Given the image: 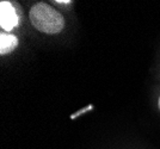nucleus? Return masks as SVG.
Wrapping results in <instances>:
<instances>
[{
	"label": "nucleus",
	"mask_w": 160,
	"mask_h": 149,
	"mask_svg": "<svg viewBox=\"0 0 160 149\" xmlns=\"http://www.w3.org/2000/svg\"><path fill=\"white\" fill-rule=\"evenodd\" d=\"M30 22L41 32L59 34L65 27V18L60 12L46 2H38L30 10Z\"/></svg>",
	"instance_id": "obj_1"
},
{
	"label": "nucleus",
	"mask_w": 160,
	"mask_h": 149,
	"mask_svg": "<svg viewBox=\"0 0 160 149\" xmlns=\"http://www.w3.org/2000/svg\"><path fill=\"white\" fill-rule=\"evenodd\" d=\"M0 26L7 32L18 26V14L10 1L0 2Z\"/></svg>",
	"instance_id": "obj_2"
},
{
	"label": "nucleus",
	"mask_w": 160,
	"mask_h": 149,
	"mask_svg": "<svg viewBox=\"0 0 160 149\" xmlns=\"http://www.w3.org/2000/svg\"><path fill=\"white\" fill-rule=\"evenodd\" d=\"M18 46V38L11 34L1 32L0 35V54L5 55L11 53Z\"/></svg>",
	"instance_id": "obj_3"
},
{
	"label": "nucleus",
	"mask_w": 160,
	"mask_h": 149,
	"mask_svg": "<svg viewBox=\"0 0 160 149\" xmlns=\"http://www.w3.org/2000/svg\"><path fill=\"white\" fill-rule=\"evenodd\" d=\"M58 4H71L69 0H56Z\"/></svg>",
	"instance_id": "obj_4"
},
{
	"label": "nucleus",
	"mask_w": 160,
	"mask_h": 149,
	"mask_svg": "<svg viewBox=\"0 0 160 149\" xmlns=\"http://www.w3.org/2000/svg\"><path fill=\"white\" fill-rule=\"evenodd\" d=\"M159 108H160V98H159Z\"/></svg>",
	"instance_id": "obj_5"
}]
</instances>
